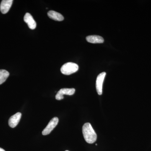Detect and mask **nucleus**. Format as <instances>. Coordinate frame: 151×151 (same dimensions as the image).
Wrapping results in <instances>:
<instances>
[{
	"mask_svg": "<svg viewBox=\"0 0 151 151\" xmlns=\"http://www.w3.org/2000/svg\"><path fill=\"white\" fill-rule=\"evenodd\" d=\"M82 133L84 139L89 144H93L96 142L97 135L89 123H85L82 127Z\"/></svg>",
	"mask_w": 151,
	"mask_h": 151,
	"instance_id": "1",
	"label": "nucleus"
},
{
	"mask_svg": "<svg viewBox=\"0 0 151 151\" xmlns=\"http://www.w3.org/2000/svg\"><path fill=\"white\" fill-rule=\"evenodd\" d=\"M78 69V65L76 63L68 62L62 65L60 71L64 75H69L75 73Z\"/></svg>",
	"mask_w": 151,
	"mask_h": 151,
	"instance_id": "2",
	"label": "nucleus"
},
{
	"mask_svg": "<svg viewBox=\"0 0 151 151\" xmlns=\"http://www.w3.org/2000/svg\"><path fill=\"white\" fill-rule=\"evenodd\" d=\"M58 122H59V120L57 117H54L53 119H52L48 123V125L42 131V135H47L50 134L53 129L56 127L58 124Z\"/></svg>",
	"mask_w": 151,
	"mask_h": 151,
	"instance_id": "3",
	"label": "nucleus"
},
{
	"mask_svg": "<svg viewBox=\"0 0 151 151\" xmlns=\"http://www.w3.org/2000/svg\"><path fill=\"white\" fill-rule=\"evenodd\" d=\"M106 73L105 72H102L97 76L96 80V90L99 95H101L103 93V85Z\"/></svg>",
	"mask_w": 151,
	"mask_h": 151,
	"instance_id": "4",
	"label": "nucleus"
},
{
	"mask_svg": "<svg viewBox=\"0 0 151 151\" xmlns=\"http://www.w3.org/2000/svg\"><path fill=\"white\" fill-rule=\"evenodd\" d=\"M75 89L74 88H63L57 93L55 96V99L58 100H62L64 98L63 95H72L74 94Z\"/></svg>",
	"mask_w": 151,
	"mask_h": 151,
	"instance_id": "5",
	"label": "nucleus"
},
{
	"mask_svg": "<svg viewBox=\"0 0 151 151\" xmlns=\"http://www.w3.org/2000/svg\"><path fill=\"white\" fill-rule=\"evenodd\" d=\"M13 0H3L1 2L0 5V10L3 14H6L9 10L12 4Z\"/></svg>",
	"mask_w": 151,
	"mask_h": 151,
	"instance_id": "6",
	"label": "nucleus"
},
{
	"mask_svg": "<svg viewBox=\"0 0 151 151\" xmlns=\"http://www.w3.org/2000/svg\"><path fill=\"white\" fill-rule=\"evenodd\" d=\"M24 20L30 29H35L37 26L36 23L30 14L27 13L24 15Z\"/></svg>",
	"mask_w": 151,
	"mask_h": 151,
	"instance_id": "7",
	"label": "nucleus"
},
{
	"mask_svg": "<svg viewBox=\"0 0 151 151\" xmlns=\"http://www.w3.org/2000/svg\"><path fill=\"white\" fill-rule=\"evenodd\" d=\"M21 113L18 112L15 114L11 116L9 120V125L11 128H14L17 127V125L20 122L21 118Z\"/></svg>",
	"mask_w": 151,
	"mask_h": 151,
	"instance_id": "8",
	"label": "nucleus"
},
{
	"mask_svg": "<svg viewBox=\"0 0 151 151\" xmlns=\"http://www.w3.org/2000/svg\"><path fill=\"white\" fill-rule=\"evenodd\" d=\"M86 40L91 43H102L104 42V39L98 35H89L86 37Z\"/></svg>",
	"mask_w": 151,
	"mask_h": 151,
	"instance_id": "9",
	"label": "nucleus"
},
{
	"mask_svg": "<svg viewBox=\"0 0 151 151\" xmlns=\"http://www.w3.org/2000/svg\"><path fill=\"white\" fill-rule=\"evenodd\" d=\"M48 16L50 19L57 21H62L64 19V17L62 14L54 11H50L47 13Z\"/></svg>",
	"mask_w": 151,
	"mask_h": 151,
	"instance_id": "10",
	"label": "nucleus"
},
{
	"mask_svg": "<svg viewBox=\"0 0 151 151\" xmlns=\"http://www.w3.org/2000/svg\"><path fill=\"white\" fill-rule=\"evenodd\" d=\"M9 76V73L6 70H0V85L2 84L6 80Z\"/></svg>",
	"mask_w": 151,
	"mask_h": 151,
	"instance_id": "11",
	"label": "nucleus"
},
{
	"mask_svg": "<svg viewBox=\"0 0 151 151\" xmlns=\"http://www.w3.org/2000/svg\"><path fill=\"white\" fill-rule=\"evenodd\" d=\"M0 151H5L4 150V149L2 148H0Z\"/></svg>",
	"mask_w": 151,
	"mask_h": 151,
	"instance_id": "12",
	"label": "nucleus"
},
{
	"mask_svg": "<svg viewBox=\"0 0 151 151\" xmlns=\"http://www.w3.org/2000/svg\"><path fill=\"white\" fill-rule=\"evenodd\" d=\"M69 151L66 150V151Z\"/></svg>",
	"mask_w": 151,
	"mask_h": 151,
	"instance_id": "13",
	"label": "nucleus"
}]
</instances>
